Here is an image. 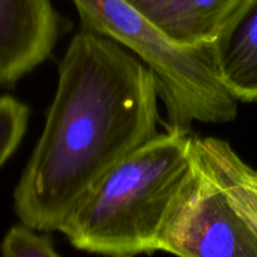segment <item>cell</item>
Instances as JSON below:
<instances>
[{"mask_svg":"<svg viewBox=\"0 0 257 257\" xmlns=\"http://www.w3.org/2000/svg\"><path fill=\"white\" fill-rule=\"evenodd\" d=\"M80 27L112 38L155 73L168 127L191 131L195 122L227 123L238 100L218 80L210 48H183L166 39L125 0H72Z\"/></svg>","mask_w":257,"mask_h":257,"instance_id":"cell-3","label":"cell"},{"mask_svg":"<svg viewBox=\"0 0 257 257\" xmlns=\"http://www.w3.org/2000/svg\"><path fill=\"white\" fill-rule=\"evenodd\" d=\"M213 69L238 102H257V0H251L210 47Z\"/></svg>","mask_w":257,"mask_h":257,"instance_id":"cell-7","label":"cell"},{"mask_svg":"<svg viewBox=\"0 0 257 257\" xmlns=\"http://www.w3.org/2000/svg\"><path fill=\"white\" fill-rule=\"evenodd\" d=\"M25 223L19 222L8 230L0 242L3 257H58L49 232L39 233Z\"/></svg>","mask_w":257,"mask_h":257,"instance_id":"cell-10","label":"cell"},{"mask_svg":"<svg viewBox=\"0 0 257 257\" xmlns=\"http://www.w3.org/2000/svg\"><path fill=\"white\" fill-rule=\"evenodd\" d=\"M163 37L183 48H210L251 0H125Z\"/></svg>","mask_w":257,"mask_h":257,"instance_id":"cell-6","label":"cell"},{"mask_svg":"<svg viewBox=\"0 0 257 257\" xmlns=\"http://www.w3.org/2000/svg\"><path fill=\"white\" fill-rule=\"evenodd\" d=\"M191 131L168 127L120 161L62 233L74 248L131 257L158 251L170 211L193 167Z\"/></svg>","mask_w":257,"mask_h":257,"instance_id":"cell-2","label":"cell"},{"mask_svg":"<svg viewBox=\"0 0 257 257\" xmlns=\"http://www.w3.org/2000/svg\"><path fill=\"white\" fill-rule=\"evenodd\" d=\"M153 70L112 38L80 28L58 64L43 132L13 193L20 222L63 232L128 155L158 133Z\"/></svg>","mask_w":257,"mask_h":257,"instance_id":"cell-1","label":"cell"},{"mask_svg":"<svg viewBox=\"0 0 257 257\" xmlns=\"http://www.w3.org/2000/svg\"><path fill=\"white\" fill-rule=\"evenodd\" d=\"M58 34L50 0H0V85L14 87L50 57Z\"/></svg>","mask_w":257,"mask_h":257,"instance_id":"cell-5","label":"cell"},{"mask_svg":"<svg viewBox=\"0 0 257 257\" xmlns=\"http://www.w3.org/2000/svg\"><path fill=\"white\" fill-rule=\"evenodd\" d=\"M29 115L27 104L12 95H0V167L19 147Z\"/></svg>","mask_w":257,"mask_h":257,"instance_id":"cell-9","label":"cell"},{"mask_svg":"<svg viewBox=\"0 0 257 257\" xmlns=\"http://www.w3.org/2000/svg\"><path fill=\"white\" fill-rule=\"evenodd\" d=\"M195 147L231 206L257 237V171L215 137H195Z\"/></svg>","mask_w":257,"mask_h":257,"instance_id":"cell-8","label":"cell"},{"mask_svg":"<svg viewBox=\"0 0 257 257\" xmlns=\"http://www.w3.org/2000/svg\"><path fill=\"white\" fill-rule=\"evenodd\" d=\"M195 140V137H193ZM170 211L158 251L182 257H257V237L198 155Z\"/></svg>","mask_w":257,"mask_h":257,"instance_id":"cell-4","label":"cell"}]
</instances>
